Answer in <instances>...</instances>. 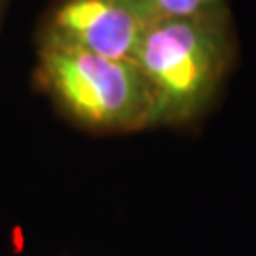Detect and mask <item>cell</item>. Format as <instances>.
I'll return each mask as SVG.
<instances>
[{"instance_id":"6da1fadb","label":"cell","mask_w":256,"mask_h":256,"mask_svg":"<svg viewBox=\"0 0 256 256\" xmlns=\"http://www.w3.org/2000/svg\"><path fill=\"white\" fill-rule=\"evenodd\" d=\"M238 59V32L230 8L154 21L133 63L154 101L152 128H184L216 102Z\"/></svg>"},{"instance_id":"7a4b0ae2","label":"cell","mask_w":256,"mask_h":256,"mask_svg":"<svg viewBox=\"0 0 256 256\" xmlns=\"http://www.w3.org/2000/svg\"><path fill=\"white\" fill-rule=\"evenodd\" d=\"M32 82L66 122L88 133L120 135L152 128L154 101L131 59L44 48L36 50Z\"/></svg>"},{"instance_id":"3957f363","label":"cell","mask_w":256,"mask_h":256,"mask_svg":"<svg viewBox=\"0 0 256 256\" xmlns=\"http://www.w3.org/2000/svg\"><path fill=\"white\" fill-rule=\"evenodd\" d=\"M156 21L144 0H54L36 27V50L59 48L133 59Z\"/></svg>"},{"instance_id":"277c9868","label":"cell","mask_w":256,"mask_h":256,"mask_svg":"<svg viewBox=\"0 0 256 256\" xmlns=\"http://www.w3.org/2000/svg\"><path fill=\"white\" fill-rule=\"evenodd\" d=\"M152 16L158 19L192 18L230 8L228 0H144Z\"/></svg>"},{"instance_id":"5b68a950","label":"cell","mask_w":256,"mask_h":256,"mask_svg":"<svg viewBox=\"0 0 256 256\" xmlns=\"http://www.w3.org/2000/svg\"><path fill=\"white\" fill-rule=\"evenodd\" d=\"M10 0H0V25H2V19L6 16V10H8Z\"/></svg>"}]
</instances>
